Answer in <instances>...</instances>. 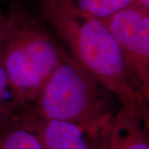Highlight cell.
I'll list each match as a JSON object with an SVG mask.
<instances>
[{"label":"cell","instance_id":"cell-1","mask_svg":"<svg viewBox=\"0 0 149 149\" xmlns=\"http://www.w3.org/2000/svg\"><path fill=\"white\" fill-rule=\"evenodd\" d=\"M44 20L74 61L117 97L120 105L148 103L132 85L116 41L100 19L72 0H40Z\"/></svg>","mask_w":149,"mask_h":149},{"label":"cell","instance_id":"cell-2","mask_svg":"<svg viewBox=\"0 0 149 149\" xmlns=\"http://www.w3.org/2000/svg\"><path fill=\"white\" fill-rule=\"evenodd\" d=\"M0 42L11 103L16 113L33 104L65 48L45 20L20 0L11 2Z\"/></svg>","mask_w":149,"mask_h":149},{"label":"cell","instance_id":"cell-3","mask_svg":"<svg viewBox=\"0 0 149 149\" xmlns=\"http://www.w3.org/2000/svg\"><path fill=\"white\" fill-rule=\"evenodd\" d=\"M119 106L117 97L65 49L59 64L33 104L20 112L71 123L91 140L106 127Z\"/></svg>","mask_w":149,"mask_h":149},{"label":"cell","instance_id":"cell-4","mask_svg":"<svg viewBox=\"0 0 149 149\" xmlns=\"http://www.w3.org/2000/svg\"><path fill=\"white\" fill-rule=\"evenodd\" d=\"M100 21L117 42L132 85L148 101L149 10L133 0Z\"/></svg>","mask_w":149,"mask_h":149},{"label":"cell","instance_id":"cell-5","mask_svg":"<svg viewBox=\"0 0 149 149\" xmlns=\"http://www.w3.org/2000/svg\"><path fill=\"white\" fill-rule=\"evenodd\" d=\"M148 103L120 105L105 128L91 139L100 149H149Z\"/></svg>","mask_w":149,"mask_h":149},{"label":"cell","instance_id":"cell-6","mask_svg":"<svg viewBox=\"0 0 149 149\" xmlns=\"http://www.w3.org/2000/svg\"><path fill=\"white\" fill-rule=\"evenodd\" d=\"M14 116L37 135L42 149H91L87 136L71 123L43 119L27 112Z\"/></svg>","mask_w":149,"mask_h":149},{"label":"cell","instance_id":"cell-7","mask_svg":"<svg viewBox=\"0 0 149 149\" xmlns=\"http://www.w3.org/2000/svg\"><path fill=\"white\" fill-rule=\"evenodd\" d=\"M0 149H42L37 135L14 114L0 127Z\"/></svg>","mask_w":149,"mask_h":149},{"label":"cell","instance_id":"cell-8","mask_svg":"<svg viewBox=\"0 0 149 149\" xmlns=\"http://www.w3.org/2000/svg\"><path fill=\"white\" fill-rule=\"evenodd\" d=\"M80 10L104 19L127 7L133 0H72Z\"/></svg>","mask_w":149,"mask_h":149},{"label":"cell","instance_id":"cell-9","mask_svg":"<svg viewBox=\"0 0 149 149\" xmlns=\"http://www.w3.org/2000/svg\"><path fill=\"white\" fill-rule=\"evenodd\" d=\"M8 91L9 92L8 79L3 65L2 45L0 42V127L14 114V109L11 102H8L6 99Z\"/></svg>","mask_w":149,"mask_h":149},{"label":"cell","instance_id":"cell-10","mask_svg":"<svg viewBox=\"0 0 149 149\" xmlns=\"http://www.w3.org/2000/svg\"><path fill=\"white\" fill-rule=\"evenodd\" d=\"M145 9L149 10V0H136Z\"/></svg>","mask_w":149,"mask_h":149},{"label":"cell","instance_id":"cell-11","mask_svg":"<svg viewBox=\"0 0 149 149\" xmlns=\"http://www.w3.org/2000/svg\"><path fill=\"white\" fill-rule=\"evenodd\" d=\"M90 144H91V149H100L95 143H93V142L90 141Z\"/></svg>","mask_w":149,"mask_h":149},{"label":"cell","instance_id":"cell-12","mask_svg":"<svg viewBox=\"0 0 149 149\" xmlns=\"http://www.w3.org/2000/svg\"><path fill=\"white\" fill-rule=\"evenodd\" d=\"M2 35H3V33H2V34H0V40H1V38H2Z\"/></svg>","mask_w":149,"mask_h":149}]
</instances>
